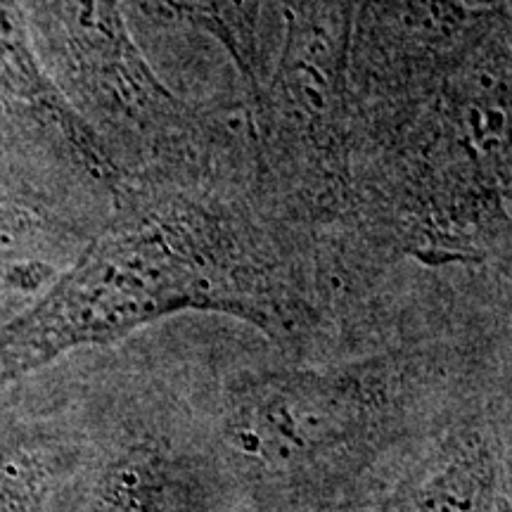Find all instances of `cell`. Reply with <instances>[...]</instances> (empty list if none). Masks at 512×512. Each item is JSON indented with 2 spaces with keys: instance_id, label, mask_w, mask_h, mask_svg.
I'll return each instance as SVG.
<instances>
[{
  "instance_id": "1",
  "label": "cell",
  "mask_w": 512,
  "mask_h": 512,
  "mask_svg": "<svg viewBox=\"0 0 512 512\" xmlns=\"http://www.w3.org/2000/svg\"><path fill=\"white\" fill-rule=\"evenodd\" d=\"M183 311L290 332L302 304L238 211L155 181L128 183L110 226L41 302L0 328V384Z\"/></svg>"
},
{
  "instance_id": "5",
  "label": "cell",
  "mask_w": 512,
  "mask_h": 512,
  "mask_svg": "<svg viewBox=\"0 0 512 512\" xmlns=\"http://www.w3.org/2000/svg\"><path fill=\"white\" fill-rule=\"evenodd\" d=\"M508 444L491 425H460L411 467L375 512H508Z\"/></svg>"
},
{
  "instance_id": "6",
  "label": "cell",
  "mask_w": 512,
  "mask_h": 512,
  "mask_svg": "<svg viewBox=\"0 0 512 512\" xmlns=\"http://www.w3.org/2000/svg\"><path fill=\"white\" fill-rule=\"evenodd\" d=\"M159 8L188 19L209 34H214L238 60L247 76H252V17L247 15L245 0H157Z\"/></svg>"
},
{
  "instance_id": "3",
  "label": "cell",
  "mask_w": 512,
  "mask_h": 512,
  "mask_svg": "<svg viewBox=\"0 0 512 512\" xmlns=\"http://www.w3.org/2000/svg\"><path fill=\"white\" fill-rule=\"evenodd\" d=\"M19 5L50 81L100 138L105 128L159 133L176 124L181 105L145 62L119 0Z\"/></svg>"
},
{
  "instance_id": "4",
  "label": "cell",
  "mask_w": 512,
  "mask_h": 512,
  "mask_svg": "<svg viewBox=\"0 0 512 512\" xmlns=\"http://www.w3.org/2000/svg\"><path fill=\"white\" fill-rule=\"evenodd\" d=\"M22 145L53 147L107 181L117 174L110 147L50 81L19 0H0V152Z\"/></svg>"
},
{
  "instance_id": "2",
  "label": "cell",
  "mask_w": 512,
  "mask_h": 512,
  "mask_svg": "<svg viewBox=\"0 0 512 512\" xmlns=\"http://www.w3.org/2000/svg\"><path fill=\"white\" fill-rule=\"evenodd\" d=\"M413 380L392 356L242 373L221 406V448L266 501H330L401 437Z\"/></svg>"
}]
</instances>
